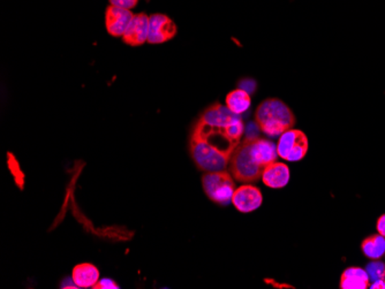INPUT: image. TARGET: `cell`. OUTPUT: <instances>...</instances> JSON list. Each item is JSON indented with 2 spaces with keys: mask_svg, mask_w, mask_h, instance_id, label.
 Wrapping results in <instances>:
<instances>
[{
  "mask_svg": "<svg viewBox=\"0 0 385 289\" xmlns=\"http://www.w3.org/2000/svg\"><path fill=\"white\" fill-rule=\"evenodd\" d=\"M361 249L366 257L371 261L381 259L385 254V238L381 234L368 236L361 243Z\"/></svg>",
  "mask_w": 385,
  "mask_h": 289,
  "instance_id": "5bb4252c",
  "label": "cell"
},
{
  "mask_svg": "<svg viewBox=\"0 0 385 289\" xmlns=\"http://www.w3.org/2000/svg\"><path fill=\"white\" fill-rule=\"evenodd\" d=\"M139 0H110V4L118 8H126V10H133L136 8Z\"/></svg>",
  "mask_w": 385,
  "mask_h": 289,
  "instance_id": "2e32d148",
  "label": "cell"
},
{
  "mask_svg": "<svg viewBox=\"0 0 385 289\" xmlns=\"http://www.w3.org/2000/svg\"><path fill=\"white\" fill-rule=\"evenodd\" d=\"M178 32L175 22L168 15L156 13L149 16L148 43L163 44L173 40Z\"/></svg>",
  "mask_w": 385,
  "mask_h": 289,
  "instance_id": "8992f818",
  "label": "cell"
},
{
  "mask_svg": "<svg viewBox=\"0 0 385 289\" xmlns=\"http://www.w3.org/2000/svg\"><path fill=\"white\" fill-rule=\"evenodd\" d=\"M369 275L364 268L352 266L342 272L339 282L340 289H367L371 287Z\"/></svg>",
  "mask_w": 385,
  "mask_h": 289,
  "instance_id": "8fae6325",
  "label": "cell"
},
{
  "mask_svg": "<svg viewBox=\"0 0 385 289\" xmlns=\"http://www.w3.org/2000/svg\"><path fill=\"white\" fill-rule=\"evenodd\" d=\"M278 157L277 146L270 139L254 137L241 141L233 152L228 168L236 181L255 183L262 178V173Z\"/></svg>",
  "mask_w": 385,
  "mask_h": 289,
  "instance_id": "7a4b0ae2",
  "label": "cell"
},
{
  "mask_svg": "<svg viewBox=\"0 0 385 289\" xmlns=\"http://www.w3.org/2000/svg\"><path fill=\"white\" fill-rule=\"evenodd\" d=\"M309 142L306 134L300 129L291 128L279 136L277 143L278 157L286 161H299L306 157Z\"/></svg>",
  "mask_w": 385,
  "mask_h": 289,
  "instance_id": "5b68a950",
  "label": "cell"
},
{
  "mask_svg": "<svg viewBox=\"0 0 385 289\" xmlns=\"http://www.w3.org/2000/svg\"><path fill=\"white\" fill-rule=\"evenodd\" d=\"M225 103H226L225 106L228 107L230 111L241 115L243 112L250 110L252 100H250V93H247L246 90L236 89L228 93V96L225 98Z\"/></svg>",
  "mask_w": 385,
  "mask_h": 289,
  "instance_id": "4fadbf2b",
  "label": "cell"
},
{
  "mask_svg": "<svg viewBox=\"0 0 385 289\" xmlns=\"http://www.w3.org/2000/svg\"><path fill=\"white\" fill-rule=\"evenodd\" d=\"M376 229H377L378 234L385 238V213L382 214L381 217L377 219L376 222Z\"/></svg>",
  "mask_w": 385,
  "mask_h": 289,
  "instance_id": "ac0fdd59",
  "label": "cell"
},
{
  "mask_svg": "<svg viewBox=\"0 0 385 289\" xmlns=\"http://www.w3.org/2000/svg\"><path fill=\"white\" fill-rule=\"evenodd\" d=\"M368 275H369V279L371 280H378V279L385 278V264L382 263V262L378 261V259H375V261L371 262L367 265Z\"/></svg>",
  "mask_w": 385,
  "mask_h": 289,
  "instance_id": "9a60e30c",
  "label": "cell"
},
{
  "mask_svg": "<svg viewBox=\"0 0 385 289\" xmlns=\"http://www.w3.org/2000/svg\"><path fill=\"white\" fill-rule=\"evenodd\" d=\"M245 124L239 115L216 103L208 107L192 127L189 152L197 168L224 171L241 143Z\"/></svg>",
  "mask_w": 385,
  "mask_h": 289,
  "instance_id": "6da1fadb",
  "label": "cell"
},
{
  "mask_svg": "<svg viewBox=\"0 0 385 289\" xmlns=\"http://www.w3.org/2000/svg\"><path fill=\"white\" fill-rule=\"evenodd\" d=\"M255 122L265 135L276 137L293 128L296 125V115L283 100L267 98L257 107Z\"/></svg>",
  "mask_w": 385,
  "mask_h": 289,
  "instance_id": "3957f363",
  "label": "cell"
},
{
  "mask_svg": "<svg viewBox=\"0 0 385 289\" xmlns=\"http://www.w3.org/2000/svg\"><path fill=\"white\" fill-rule=\"evenodd\" d=\"M95 288H119L118 285L116 284V282L112 281L110 279H103V280H100L98 281L96 286H95Z\"/></svg>",
  "mask_w": 385,
  "mask_h": 289,
  "instance_id": "e0dca14e",
  "label": "cell"
},
{
  "mask_svg": "<svg viewBox=\"0 0 385 289\" xmlns=\"http://www.w3.org/2000/svg\"><path fill=\"white\" fill-rule=\"evenodd\" d=\"M291 172L287 165L275 161L269 165L262 173V181L265 186L274 189H280L287 186Z\"/></svg>",
  "mask_w": 385,
  "mask_h": 289,
  "instance_id": "30bf717a",
  "label": "cell"
},
{
  "mask_svg": "<svg viewBox=\"0 0 385 289\" xmlns=\"http://www.w3.org/2000/svg\"><path fill=\"white\" fill-rule=\"evenodd\" d=\"M204 190L209 200L221 205L232 202L236 192V183L231 173L228 171L207 172L202 178Z\"/></svg>",
  "mask_w": 385,
  "mask_h": 289,
  "instance_id": "277c9868",
  "label": "cell"
},
{
  "mask_svg": "<svg viewBox=\"0 0 385 289\" xmlns=\"http://www.w3.org/2000/svg\"><path fill=\"white\" fill-rule=\"evenodd\" d=\"M72 279L78 287L95 288V286L100 281V271L95 265L83 263L75 266L72 273Z\"/></svg>",
  "mask_w": 385,
  "mask_h": 289,
  "instance_id": "7c38bea8",
  "label": "cell"
},
{
  "mask_svg": "<svg viewBox=\"0 0 385 289\" xmlns=\"http://www.w3.org/2000/svg\"><path fill=\"white\" fill-rule=\"evenodd\" d=\"M263 196L257 187L243 185L236 189L232 197V204L241 213H250L262 205Z\"/></svg>",
  "mask_w": 385,
  "mask_h": 289,
  "instance_id": "ba28073f",
  "label": "cell"
},
{
  "mask_svg": "<svg viewBox=\"0 0 385 289\" xmlns=\"http://www.w3.org/2000/svg\"><path fill=\"white\" fill-rule=\"evenodd\" d=\"M369 288L371 289H385V278L384 279H378L376 281H374L373 285H371Z\"/></svg>",
  "mask_w": 385,
  "mask_h": 289,
  "instance_id": "d6986e66",
  "label": "cell"
},
{
  "mask_svg": "<svg viewBox=\"0 0 385 289\" xmlns=\"http://www.w3.org/2000/svg\"><path fill=\"white\" fill-rule=\"evenodd\" d=\"M148 35H149V16L146 13H139V14H134V18L129 23V28L126 29L122 38L124 43L129 47H141L142 44L148 42Z\"/></svg>",
  "mask_w": 385,
  "mask_h": 289,
  "instance_id": "9c48e42d",
  "label": "cell"
},
{
  "mask_svg": "<svg viewBox=\"0 0 385 289\" xmlns=\"http://www.w3.org/2000/svg\"><path fill=\"white\" fill-rule=\"evenodd\" d=\"M134 18L131 10L110 5L105 11V27L109 35L112 37H122L126 29Z\"/></svg>",
  "mask_w": 385,
  "mask_h": 289,
  "instance_id": "52a82bcc",
  "label": "cell"
}]
</instances>
